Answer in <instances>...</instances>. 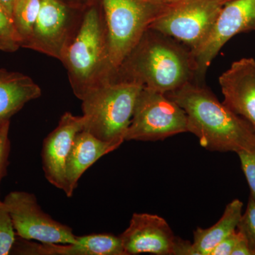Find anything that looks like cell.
Returning a JSON list of instances; mask_svg holds the SVG:
<instances>
[{
	"instance_id": "4fadbf2b",
	"label": "cell",
	"mask_w": 255,
	"mask_h": 255,
	"mask_svg": "<svg viewBox=\"0 0 255 255\" xmlns=\"http://www.w3.org/2000/svg\"><path fill=\"white\" fill-rule=\"evenodd\" d=\"M223 103L248 121L255 128V60L244 58L233 62L219 77Z\"/></svg>"
},
{
	"instance_id": "7a4b0ae2",
	"label": "cell",
	"mask_w": 255,
	"mask_h": 255,
	"mask_svg": "<svg viewBox=\"0 0 255 255\" xmlns=\"http://www.w3.org/2000/svg\"><path fill=\"white\" fill-rule=\"evenodd\" d=\"M193 81L199 82L191 50L148 28L117 69L113 82H135L166 94Z\"/></svg>"
},
{
	"instance_id": "7402d4cb",
	"label": "cell",
	"mask_w": 255,
	"mask_h": 255,
	"mask_svg": "<svg viewBox=\"0 0 255 255\" xmlns=\"http://www.w3.org/2000/svg\"><path fill=\"white\" fill-rule=\"evenodd\" d=\"M237 154L251 189V196L255 200V151H241Z\"/></svg>"
},
{
	"instance_id": "5bb4252c",
	"label": "cell",
	"mask_w": 255,
	"mask_h": 255,
	"mask_svg": "<svg viewBox=\"0 0 255 255\" xmlns=\"http://www.w3.org/2000/svg\"><path fill=\"white\" fill-rule=\"evenodd\" d=\"M122 143L100 140L87 130L79 132L67 161L64 191L68 197L73 195L83 174L101 157L118 149Z\"/></svg>"
},
{
	"instance_id": "ba28073f",
	"label": "cell",
	"mask_w": 255,
	"mask_h": 255,
	"mask_svg": "<svg viewBox=\"0 0 255 255\" xmlns=\"http://www.w3.org/2000/svg\"><path fill=\"white\" fill-rule=\"evenodd\" d=\"M85 11L75 9L64 0H41L39 14L24 48L60 61L78 31Z\"/></svg>"
},
{
	"instance_id": "484cf974",
	"label": "cell",
	"mask_w": 255,
	"mask_h": 255,
	"mask_svg": "<svg viewBox=\"0 0 255 255\" xmlns=\"http://www.w3.org/2000/svg\"><path fill=\"white\" fill-rule=\"evenodd\" d=\"M15 0H0V4L4 8L5 11L12 18L13 7Z\"/></svg>"
},
{
	"instance_id": "f1b7e54d",
	"label": "cell",
	"mask_w": 255,
	"mask_h": 255,
	"mask_svg": "<svg viewBox=\"0 0 255 255\" xmlns=\"http://www.w3.org/2000/svg\"><path fill=\"white\" fill-rule=\"evenodd\" d=\"M3 127H4V126H3ZM1 129H2V128H1ZM0 133H1V132H0Z\"/></svg>"
},
{
	"instance_id": "7c38bea8",
	"label": "cell",
	"mask_w": 255,
	"mask_h": 255,
	"mask_svg": "<svg viewBox=\"0 0 255 255\" xmlns=\"http://www.w3.org/2000/svg\"><path fill=\"white\" fill-rule=\"evenodd\" d=\"M85 126L83 116L65 112L56 128L43 140L41 157L45 177L50 184L60 190L65 191L67 161L75 137L85 129Z\"/></svg>"
},
{
	"instance_id": "44dd1931",
	"label": "cell",
	"mask_w": 255,
	"mask_h": 255,
	"mask_svg": "<svg viewBox=\"0 0 255 255\" xmlns=\"http://www.w3.org/2000/svg\"><path fill=\"white\" fill-rule=\"evenodd\" d=\"M237 229L244 235L253 255H255V200L251 196Z\"/></svg>"
},
{
	"instance_id": "30bf717a",
	"label": "cell",
	"mask_w": 255,
	"mask_h": 255,
	"mask_svg": "<svg viewBox=\"0 0 255 255\" xmlns=\"http://www.w3.org/2000/svg\"><path fill=\"white\" fill-rule=\"evenodd\" d=\"M249 31H255V0H231L226 3L206 41L191 51L197 80L204 82L208 68L231 38Z\"/></svg>"
},
{
	"instance_id": "2e32d148",
	"label": "cell",
	"mask_w": 255,
	"mask_h": 255,
	"mask_svg": "<svg viewBox=\"0 0 255 255\" xmlns=\"http://www.w3.org/2000/svg\"><path fill=\"white\" fill-rule=\"evenodd\" d=\"M243 202L234 199L226 206L223 216L209 228H197L194 231L192 245L195 255H209L213 249L237 230L243 215Z\"/></svg>"
},
{
	"instance_id": "ffe728a7",
	"label": "cell",
	"mask_w": 255,
	"mask_h": 255,
	"mask_svg": "<svg viewBox=\"0 0 255 255\" xmlns=\"http://www.w3.org/2000/svg\"><path fill=\"white\" fill-rule=\"evenodd\" d=\"M16 236L9 211L4 201L0 200V255L11 254Z\"/></svg>"
},
{
	"instance_id": "3957f363",
	"label": "cell",
	"mask_w": 255,
	"mask_h": 255,
	"mask_svg": "<svg viewBox=\"0 0 255 255\" xmlns=\"http://www.w3.org/2000/svg\"><path fill=\"white\" fill-rule=\"evenodd\" d=\"M74 95L82 100L90 92L113 82L108 29L102 5L84 11L81 24L62 57Z\"/></svg>"
},
{
	"instance_id": "83f0119b",
	"label": "cell",
	"mask_w": 255,
	"mask_h": 255,
	"mask_svg": "<svg viewBox=\"0 0 255 255\" xmlns=\"http://www.w3.org/2000/svg\"><path fill=\"white\" fill-rule=\"evenodd\" d=\"M4 125L0 126V132H1V128H2L3 126H4Z\"/></svg>"
},
{
	"instance_id": "9a60e30c",
	"label": "cell",
	"mask_w": 255,
	"mask_h": 255,
	"mask_svg": "<svg viewBox=\"0 0 255 255\" xmlns=\"http://www.w3.org/2000/svg\"><path fill=\"white\" fill-rule=\"evenodd\" d=\"M41 95V87L30 77L0 69V126L10 122L26 104Z\"/></svg>"
},
{
	"instance_id": "d6986e66",
	"label": "cell",
	"mask_w": 255,
	"mask_h": 255,
	"mask_svg": "<svg viewBox=\"0 0 255 255\" xmlns=\"http://www.w3.org/2000/svg\"><path fill=\"white\" fill-rule=\"evenodd\" d=\"M21 48V42L12 18L0 4V50L14 53Z\"/></svg>"
},
{
	"instance_id": "277c9868",
	"label": "cell",
	"mask_w": 255,
	"mask_h": 255,
	"mask_svg": "<svg viewBox=\"0 0 255 255\" xmlns=\"http://www.w3.org/2000/svg\"><path fill=\"white\" fill-rule=\"evenodd\" d=\"M142 88L135 82H111L90 92L82 100L84 130L100 140L123 143Z\"/></svg>"
},
{
	"instance_id": "d4e9b609",
	"label": "cell",
	"mask_w": 255,
	"mask_h": 255,
	"mask_svg": "<svg viewBox=\"0 0 255 255\" xmlns=\"http://www.w3.org/2000/svg\"><path fill=\"white\" fill-rule=\"evenodd\" d=\"M232 255H253V253H252L248 241H247L243 233H242L241 239L238 241L234 251H233Z\"/></svg>"
},
{
	"instance_id": "e0dca14e",
	"label": "cell",
	"mask_w": 255,
	"mask_h": 255,
	"mask_svg": "<svg viewBox=\"0 0 255 255\" xmlns=\"http://www.w3.org/2000/svg\"><path fill=\"white\" fill-rule=\"evenodd\" d=\"M41 0H15L13 7L12 20L21 42L24 48L31 38L36 23Z\"/></svg>"
},
{
	"instance_id": "603a6c76",
	"label": "cell",
	"mask_w": 255,
	"mask_h": 255,
	"mask_svg": "<svg viewBox=\"0 0 255 255\" xmlns=\"http://www.w3.org/2000/svg\"><path fill=\"white\" fill-rule=\"evenodd\" d=\"M10 122L4 124L0 133V184L6 174L9 165L11 142L9 137Z\"/></svg>"
},
{
	"instance_id": "ac0fdd59",
	"label": "cell",
	"mask_w": 255,
	"mask_h": 255,
	"mask_svg": "<svg viewBox=\"0 0 255 255\" xmlns=\"http://www.w3.org/2000/svg\"><path fill=\"white\" fill-rule=\"evenodd\" d=\"M87 255H127L120 236L110 233L78 236Z\"/></svg>"
},
{
	"instance_id": "4316f807",
	"label": "cell",
	"mask_w": 255,
	"mask_h": 255,
	"mask_svg": "<svg viewBox=\"0 0 255 255\" xmlns=\"http://www.w3.org/2000/svg\"><path fill=\"white\" fill-rule=\"evenodd\" d=\"M146 1L152 3V4L159 5V6H169L176 4L181 0H145Z\"/></svg>"
},
{
	"instance_id": "9c48e42d",
	"label": "cell",
	"mask_w": 255,
	"mask_h": 255,
	"mask_svg": "<svg viewBox=\"0 0 255 255\" xmlns=\"http://www.w3.org/2000/svg\"><path fill=\"white\" fill-rule=\"evenodd\" d=\"M4 202L18 237L43 243L68 244L76 242L77 236L73 229L45 213L34 194L11 191Z\"/></svg>"
},
{
	"instance_id": "8992f818",
	"label": "cell",
	"mask_w": 255,
	"mask_h": 255,
	"mask_svg": "<svg viewBox=\"0 0 255 255\" xmlns=\"http://www.w3.org/2000/svg\"><path fill=\"white\" fill-rule=\"evenodd\" d=\"M187 132V116L182 107L165 94L143 87L125 140L157 141Z\"/></svg>"
},
{
	"instance_id": "6da1fadb",
	"label": "cell",
	"mask_w": 255,
	"mask_h": 255,
	"mask_svg": "<svg viewBox=\"0 0 255 255\" xmlns=\"http://www.w3.org/2000/svg\"><path fill=\"white\" fill-rule=\"evenodd\" d=\"M166 95L184 110L188 132L210 151H255V128L221 103L204 82H188Z\"/></svg>"
},
{
	"instance_id": "8fae6325",
	"label": "cell",
	"mask_w": 255,
	"mask_h": 255,
	"mask_svg": "<svg viewBox=\"0 0 255 255\" xmlns=\"http://www.w3.org/2000/svg\"><path fill=\"white\" fill-rule=\"evenodd\" d=\"M127 255H174L178 237L157 215L135 213L120 236Z\"/></svg>"
},
{
	"instance_id": "52a82bcc",
	"label": "cell",
	"mask_w": 255,
	"mask_h": 255,
	"mask_svg": "<svg viewBox=\"0 0 255 255\" xmlns=\"http://www.w3.org/2000/svg\"><path fill=\"white\" fill-rule=\"evenodd\" d=\"M231 0H181L167 6L149 28L196 50L206 41L224 5Z\"/></svg>"
},
{
	"instance_id": "cb8c5ba5",
	"label": "cell",
	"mask_w": 255,
	"mask_h": 255,
	"mask_svg": "<svg viewBox=\"0 0 255 255\" xmlns=\"http://www.w3.org/2000/svg\"><path fill=\"white\" fill-rule=\"evenodd\" d=\"M241 237V232L236 230L215 247L209 255H232L233 251Z\"/></svg>"
},
{
	"instance_id": "5b68a950",
	"label": "cell",
	"mask_w": 255,
	"mask_h": 255,
	"mask_svg": "<svg viewBox=\"0 0 255 255\" xmlns=\"http://www.w3.org/2000/svg\"><path fill=\"white\" fill-rule=\"evenodd\" d=\"M101 4L108 29L111 60L117 71L152 21L167 6L145 0H101Z\"/></svg>"
}]
</instances>
